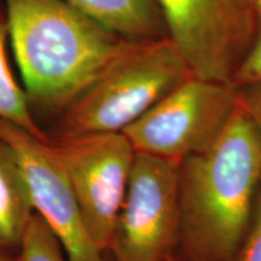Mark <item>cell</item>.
<instances>
[{"label":"cell","instance_id":"cell-1","mask_svg":"<svg viewBox=\"0 0 261 261\" xmlns=\"http://www.w3.org/2000/svg\"><path fill=\"white\" fill-rule=\"evenodd\" d=\"M261 180V150L238 106L210 149L179 165L184 261H233L252 221Z\"/></svg>","mask_w":261,"mask_h":261},{"label":"cell","instance_id":"cell-2","mask_svg":"<svg viewBox=\"0 0 261 261\" xmlns=\"http://www.w3.org/2000/svg\"><path fill=\"white\" fill-rule=\"evenodd\" d=\"M31 106L64 112L127 40L63 0H3Z\"/></svg>","mask_w":261,"mask_h":261},{"label":"cell","instance_id":"cell-3","mask_svg":"<svg viewBox=\"0 0 261 261\" xmlns=\"http://www.w3.org/2000/svg\"><path fill=\"white\" fill-rule=\"evenodd\" d=\"M194 76L187 57L169 37L127 40L64 110V135L122 132Z\"/></svg>","mask_w":261,"mask_h":261},{"label":"cell","instance_id":"cell-4","mask_svg":"<svg viewBox=\"0 0 261 261\" xmlns=\"http://www.w3.org/2000/svg\"><path fill=\"white\" fill-rule=\"evenodd\" d=\"M237 86L194 76L122 130L136 152L180 163L217 142L237 108Z\"/></svg>","mask_w":261,"mask_h":261},{"label":"cell","instance_id":"cell-5","mask_svg":"<svg viewBox=\"0 0 261 261\" xmlns=\"http://www.w3.org/2000/svg\"><path fill=\"white\" fill-rule=\"evenodd\" d=\"M180 163L136 152L109 250L115 261H172L180 243Z\"/></svg>","mask_w":261,"mask_h":261},{"label":"cell","instance_id":"cell-6","mask_svg":"<svg viewBox=\"0 0 261 261\" xmlns=\"http://www.w3.org/2000/svg\"><path fill=\"white\" fill-rule=\"evenodd\" d=\"M156 2L196 76L233 84L255 34L253 0Z\"/></svg>","mask_w":261,"mask_h":261},{"label":"cell","instance_id":"cell-7","mask_svg":"<svg viewBox=\"0 0 261 261\" xmlns=\"http://www.w3.org/2000/svg\"><path fill=\"white\" fill-rule=\"evenodd\" d=\"M73 189L87 232L109 250L136 151L123 132L64 135L54 145Z\"/></svg>","mask_w":261,"mask_h":261},{"label":"cell","instance_id":"cell-8","mask_svg":"<svg viewBox=\"0 0 261 261\" xmlns=\"http://www.w3.org/2000/svg\"><path fill=\"white\" fill-rule=\"evenodd\" d=\"M0 139L17 159L35 213L57 234L69 261H106L87 232L74 191L54 145L0 119Z\"/></svg>","mask_w":261,"mask_h":261},{"label":"cell","instance_id":"cell-9","mask_svg":"<svg viewBox=\"0 0 261 261\" xmlns=\"http://www.w3.org/2000/svg\"><path fill=\"white\" fill-rule=\"evenodd\" d=\"M103 27L129 40L169 37L156 0H63Z\"/></svg>","mask_w":261,"mask_h":261},{"label":"cell","instance_id":"cell-10","mask_svg":"<svg viewBox=\"0 0 261 261\" xmlns=\"http://www.w3.org/2000/svg\"><path fill=\"white\" fill-rule=\"evenodd\" d=\"M34 213L17 159L0 139V250L19 248Z\"/></svg>","mask_w":261,"mask_h":261},{"label":"cell","instance_id":"cell-11","mask_svg":"<svg viewBox=\"0 0 261 261\" xmlns=\"http://www.w3.org/2000/svg\"><path fill=\"white\" fill-rule=\"evenodd\" d=\"M9 39L6 16L0 14V119L17 125L42 140H47L39 128L31 112V103L24 90L16 83L6 57V40Z\"/></svg>","mask_w":261,"mask_h":261},{"label":"cell","instance_id":"cell-12","mask_svg":"<svg viewBox=\"0 0 261 261\" xmlns=\"http://www.w3.org/2000/svg\"><path fill=\"white\" fill-rule=\"evenodd\" d=\"M19 250V261H69L64 257L60 238L37 213L29 220Z\"/></svg>","mask_w":261,"mask_h":261},{"label":"cell","instance_id":"cell-13","mask_svg":"<svg viewBox=\"0 0 261 261\" xmlns=\"http://www.w3.org/2000/svg\"><path fill=\"white\" fill-rule=\"evenodd\" d=\"M254 11H255V34L236 75L233 84L236 86L261 80V0H253Z\"/></svg>","mask_w":261,"mask_h":261},{"label":"cell","instance_id":"cell-14","mask_svg":"<svg viewBox=\"0 0 261 261\" xmlns=\"http://www.w3.org/2000/svg\"><path fill=\"white\" fill-rule=\"evenodd\" d=\"M233 261H261V188L257 191L249 228Z\"/></svg>","mask_w":261,"mask_h":261},{"label":"cell","instance_id":"cell-15","mask_svg":"<svg viewBox=\"0 0 261 261\" xmlns=\"http://www.w3.org/2000/svg\"><path fill=\"white\" fill-rule=\"evenodd\" d=\"M238 106L249 117L256 132L261 150V80L237 86Z\"/></svg>","mask_w":261,"mask_h":261},{"label":"cell","instance_id":"cell-16","mask_svg":"<svg viewBox=\"0 0 261 261\" xmlns=\"http://www.w3.org/2000/svg\"><path fill=\"white\" fill-rule=\"evenodd\" d=\"M4 12H5L4 3H3V0H0V14H4Z\"/></svg>","mask_w":261,"mask_h":261},{"label":"cell","instance_id":"cell-17","mask_svg":"<svg viewBox=\"0 0 261 261\" xmlns=\"http://www.w3.org/2000/svg\"><path fill=\"white\" fill-rule=\"evenodd\" d=\"M0 261H11V260H10L9 257H6V256L4 255V254L0 253Z\"/></svg>","mask_w":261,"mask_h":261},{"label":"cell","instance_id":"cell-18","mask_svg":"<svg viewBox=\"0 0 261 261\" xmlns=\"http://www.w3.org/2000/svg\"><path fill=\"white\" fill-rule=\"evenodd\" d=\"M172 261H174V260H172Z\"/></svg>","mask_w":261,"mask_h":261}]
</instances>
